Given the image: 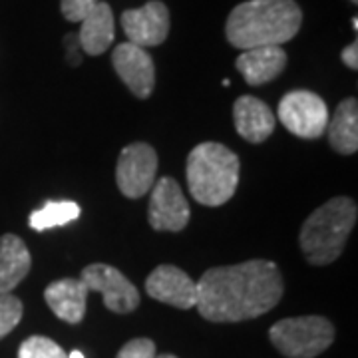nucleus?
I'll use <instances>...</instances> for the list:
<instances>
[{"label": "nucleus", "instance_id": "11", "mask_svg": "<svg viewBox=\"0 0 358 358\" xmlns=\"http://www.w3.org/2000/svg\"><path fill=\"white\" fill-rule=\"evenodd\" d=\"M112 64L122 82L141 100L150 98L155 86V66L152 56L131 42L117 44L112 52Z\"/></svg>", "mask_w": 358, "mask_h": 358}, {"label": "nucleus", "instance_id": "16", "mask_svg": "<svg viewBox=\"0 0 358 358\" xmlns=\"http://www.w3.org/2000/svg\"><path fill=\"white\" fill-rule=\"evenodd\" d=\"M78 42L90 56H100L112 46L115 36L114 14L108 2H98L80 22Z\"/></svg>", "mask_w": 358, "mask_h": 358}, {"label": "nucleus", "instance_id": "18", "mask_svg": "<svg viewBox=\"0 0 358 358\" xmlns=\"http://www.w3.org/2000/svg\"><path fill=\"white\" fill-rule=\"evenodd\" d=\"M329 141L334 152L343 155L355 154L358 150V102L348 98L338 103L333 120H329Z\"/></svg>", "mask_w": 358, "mask_h": 358}, {"label": "nucleus", "instance_id": "26", "mask_svg": "<svg viewBox=\"0 0 358 358\" xmlns=\"http://www.w3.org/2000/svg\"><path fill=\"white\" fill-rule=\"evenodd\" d=\"M155 358H178V357H173V355H159V357H155Z\"/></svg>", "mask_w": 358, "mask_h": 358}, {"label": "nucleus", "instance_id": "23", "mask_svg": "<svg viewBox=\"0 0 358 358\" xmlns=\"http://www.w3.org/2000/svg\"><path fill=\"white\" fill-rule=\"evenodd\" d=\"M115 358H155V345L150 338H134L122 346Z\"/></svg>", "mask_w": 358, "mask_h": 358}, {"label": "nucleus", "instance_id": "21", "mask_svg": "<svg viewBox=\"0 0 358 358\" xmlns=\"http://www.w3.org/2000/svg\"><path fill=\"white\" fill-rule=\"evenodd\" d=\"M22 319V303L14 294H0V338H4Z\"/></svg>", "mask_w": 358, "mask_h": 358}, {"label": "nucleus", "instance_id": "15", "mask_svg": "<svg viewBox=\"0 0 358 358\" xmlns=\"http://www.w3.org/2000/svg\"><path fill=\"white\" fill-rule=\"evenodd\" d=\"M44 299L58 319L76 324L86 315L88 287L80 279H60L48 285Z\"/></svg>", "mask_w": 358, "mask_h": 358}, {"label": "nucleus", "instance_id": "10", "mask_svg": "<svg viewBox=\"0 0 358 358\" xmlns=\"http://www.w3.org/2000/svg\"><path fill=\"white\" fill-rule=\"evenodd\" d=\"M122 28L128 42L140 48L159 46L169 34V10L164 2L150 0L141 8H131L122 14Z\"/></svg>", "mask_w": 358, "mask_h": 358}, {"label": "nucleus", "instance_id": "28", "mask_svg": "<svg viewBox=\"0 0 358 358\" xmlns=\"http://www.w3.org/2000/svg\"><path fill=\"white\" fill-rule=\"evenodd\" d=\"M350 2H352V4H357V2H358V0H350Z\"/></svg>", "mask_w": 358, "mask_h": 358}, {"label": "nucleus", "instance_id": "14", "mask_svg": "<svg viewBox=\"0 0 358 358\" xmlns=\"http://www.w3.org/2000/svg\"><path fill=\"white\" fill-rule=\"evenodd\" d=\"M235 66L249 86H263L282 74L287 68V52L281 46H259L243 50Z\"/></svg>", "mask_w": 358, "mask_h": 358}, {"label": "nucleus", "instance_id": "17", "mask_svg": "<svg viewBox=\"0 0 358 358\" xmlns=\"http://www.w3.org/2000/svg\"><path fill=\"white\" fill-rule=\"evenodd\" d=\"M32 259L20 237L6 233L0 237V294L13 291L28 275Z\"/></svg>", "mask_w": 358, "mask_h": 358}, {"label": "nucleus", "instance_id": "4", "mask_svg": "<svg viewBox=\"0 0 358 358\" xmlns=\"http://www.w3.org/2000/svg\"><path fill=\"white\" fill-rule=\"evenodd\" d=\"M357 203L348 197H334L310 213L299 237L308 263L329 265L341 257L357 223Z\"/></svg>", "mask_w": 358, "mask_h": 358}, {"label": "nucleus", "instance_id": "22", "mask_svg": "<svg viewBox=\"0 0 358 358\" xmlns=\"http://www.w3.org/2000/svg\"><path fill=\"white\" fill-rule=\"evenodd\" d=\"M98 2L100 0H60V10L64 14L66 20L82 22Z\"/></svg>", "mask_w": 358, "mask_h": 358}, {"label": "nucleus", "instance_id": "8", "mask_svg": "<svg viewBox=\"0 0 358 358\" xmlns=\"http://www.w3.org/2000/svg\"><path fill=\"white\" fill-rule=\"evenodd\" d=\"M80 281L88 287V291L103 294V305L112 313L126 315L136 310L140 305V293L136 285L128 281V277L115 267L94 263L82 271Z\"/></svg>", "mask_w": 358, "mask_h": 358}, {"label": "nucleus", "instance_id": "25", "mask_svg": "<svg viewBox=\"0 0 358 358\" xmlns=\"http://www.w3.org/2000/svg\"><path fill=\"white\" fill-rule=\"evenodd\" d=\"M68 358H84V355H82L80 350H74V352H70V355H68Z\"/></svg>", "mask_w": 358, "mask_h": 358}, {"label": "nucleus", "instance_id": "7", "mask_svg": "<svg viewBox=\"0 0 358 358\" xmlns=\"http://www.w3.org/2000/svg\"><path fill=\"white\" fill-rule=\"evenodd\" d=\"M157 176V154L150 143H131L120 154L115 167V181L120 192L129 199L143 197L154 187Z\"/></svg>", "mask_w": 358, "mask_h": 358}, {"label": "nucleus", "instance_id": "2", "mask_svg": "<svg viewBox=\"0 0 358 358\" xmlns=\"http://www.w3.org/2000/svg\"><path fill=\"white\" fill-rule=\"evenodd\" d=\"M303 13L294 0H247L231 10L225 34L231 46L251 50L281 46L296 36Z\"/></svg>", "mask_w": 358, "mask_h": 358}, {"label": "nucleus", "instance_id": "20", "mask_svg": "<svg viewBox=\"0 0 358 358\" xmlns=\"http://www.w3.org/2000/svg\"><path fill=\"white\" fill-rule=\"evenodd\" d=\"M18 358H68V355L46 336H30L20 345Z\"/></svg>", "mask_w": 358, "mask_h": 358}, {"label": "nucleus", "instance_id": "13", "mask_svg": "<svg viewBox=\"0 0 358 358\" xmlns=\"http://www.w3.org/2000/svg\"><path fill=\"white\" fill-rule=\"evenodd\" d=\"M235 129L243 140L263 143L275 131V114L263 100L255 96H241L233 103Z\"/></svg>", "mask_w": 358, "mask_h": 358}, {"label": "nucleus", "instance_id": "19", "mask_svg": "<svg viewBox=\"0 0 358 358\" xmlns=\"http://www.w3.org/2000/svg\"><path fill=\"white\" fill-rule=\"evenodd\" d=\"M80 217V205L74 201H48L42 209L30 213L28 223L34 231L62 227Z\"/></svg>", "mask_w": 358, "mask_h": 358}, {"label": "nucleus", "instance_id": "24", "mask_svg": "<svg viewBox=\"0 0 358 358\" xmlns=\"http://www.w3.org/2000/svg\"><path fill=\"white\" fill-rule=\"evenodd\" d=\"M341 58H343V62H345V64L348 66L350 70H357L358 68V44L357 42H350L345 50H343Z\"/></svg>", "mask_w": 358, "mask_h": 358}, {"label": "nucleus", "instance_id": "6", "mask_svg": "<svg viewBox=\"0 0 358 358\" xmlns=\"http://www.w3.org/2000/svg\"><path fill=\"white\" fill-rule=\"evenodd\" d=\"M279 120L291 134L303 140H317L329 126V108L308 90H293L279 103Z\"/></svg>", "mask_w": 358, "mask_h": 358}, {"label": "nucleus", "instance_id": "27", "mask_svg": "<svg viewBox=\"0 0 358 358\" xmlns=\"http://www.w3.org/2000/svg\"><path fill=\"white\" fill-rule=\"evenodd\" d=\"M352 26H355V30H358V20H357V18H352Z\"/></svg>", "mask_w": 358, "mask_h": 358}, {"label": "nucleus", "instance_id": "9", "mask_svg": "<svg viewBox=\"0 0 358 358\" xmlns=\"http://www.w3.org/2000/svg\"><path fill=\"white\" fill-rule=\"evenodd\" d=\"M150 225L155 231H181L189 221V203L179 183L171 178H162L152 187L148 209Z\"/></svg>", "mask_w": 358, "mask_h": 358}, {"label": "nucleus", "instance_id": "1", "mask_svg": "<svg viewBox=\"0 0 358 358\" xmlns=\"http://www.w3.org/2000/svg\"><path fill=\"white\" fill-rule=\"evenodd\" d=\"M285 293L279 267L271 261H245L213 267L197 282L199 315L211 322L257 319L277 307Z\"/></svg>", "mask_w": 358, "mask_h": 358}, {"label": "nucleus", "instance_id": "5", "mask_svg": "<svg viewBox=\"0 0 358 358\" xmlns=\"http://www.w3.org/2000/svg\"><path fill=\"white\" fill-rule=\"evenodd\" d=\"M268 338L285 357L315 358L333 345L334 327L317 315L282 319L271 327Z\"/></svg>", "mask_w": 358, "mask_h": 358}, {"label": "nucleus", "instance_id": "12", "mask_svg": "<svg viewBox=\"0 0 358 358\" xmlns=\"http://www.w3.org/2000/svg\"><path fill=\"white\" fill-rule=\"evenodd\" d=\"M148 294L178 308H192L197 305V282L176 265H159L145 281Z\"/></svg>", "mask_w": 358, "mask_h": 358}, {"label": "nucleus", "instance_id": "3", "mask_svg": "<svg viewBox=\"0 0 358 358\" xmlns=\"http://www.w3.org/2000/svg\"><path fill=\"white\" fill-rule=\"evenodd\" d=\"M239 157L227 145L203 141L187 157V183L193 199L207 207L227 203L239 185Z\"/></svg>", "mask_w": 358, "mask_h": 358}]
</instances>
